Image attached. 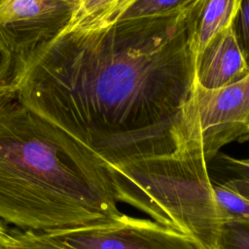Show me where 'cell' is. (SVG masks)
Masks as SVG:
<instances>
[{
  "mask_svg": "<svg viewBox=\"0 0 249 249\" xmlns=\"http://www.w3.org/2000/svg\"><path fill=\"white\" fill-rule=\"evenodd\" d=\"M206 0L99 30H62L15 59L17 98L107 170L173 152L198 129L197 28Z\"/></svg>",
  "mask_w": 249,
  "mask_h": 249,
  "instance_id": "6da1fadb",
  "label": "cell"
},
{
  "mask_svg": "<svg viewBox=\"0 0 249 249\" xmlns=\"http://www.w3.org/2000/svg\"><path fill=\"white\" fill-rule=\"evenodd\" d=\"M122 212L102 161L15 95L0 93V219L51 232L110 221Z\"/></svg>",
  "mask_w": 249,
  "mask_h": 249,
  "instance_id": "7a4b0ae2",
  "label": "cell"
},
{
  "mask_svg": "<svg viewBox=\"0 0 249 249\" xmlns=\"http://www.w3.org/2000/svg\"><path fill=\"white\" fill-rule=\"evenodd\" d=\"M207 163L197 130L171 153L127 161L108 173L118 203L218 249L224 221Z\"/></svg>",
  "mask_w": 249,
  "mask_h": 249,
  "instance_id": "3957f363",
  "label": "cell"
},
{
  "mask_svg": "<svg viewBox=\"0 0 249 249\" xmlns=\"http://www.w3.org/2000/svg\"><path fill=\"white\" fill-rule=\"evenodd\" d=\"M48 233L65 249H206L179 231L123 213L105 223Z\"/></svg>",
  "mask_w": 249,
  "mask_h": 249,
  "instance_id": "277c9868",
  "label": "cell"
},
{
  "mask_svg": "<svg viewBox=\"0 0 249 249\" xmlns=\"http://www.w3.org/2000/svg\"><path fill=\"white\" fill-rule=\"evenodd\" d=\"M78 0H0V41L15 59L50 41L70 22Z\"/></svg>",
  "mask_w": 249,
  "mask_h": 249,
  "instance_id": "5b68a950",
  "label": "cell"
},
{
  "mask_svg": "<svg viewBox=\"0 0 249 249\" xmlns=\"http://www.w3.org/2000/svg\"><path fill=\"white\" fill-rule=\"evenodd\" d=\"M247 76L217 89L203 88L196 81L194 101L207 162L214 160L223 147L232 142L248 141Z\"/></svg>",
  "mask_w": 249,
  "mask_h": 249,
  "instance_id": "8992f818",
  "label": "cell"
},
{
  "mask_svg": "<svg viewBox=\"0 0 249 249\" xmlns=\"http://www.w3.org/2000/svg\"><path fill=\"white\" fill-rule=\"evenodd\" d=\"M248 74L249 65L232 25L214 36L198 54L196 81L203 88H222Z\"/></svg>",
  "mask_w": 249,
  "mask_h": 249,
  "instance_id": "52a82bcc",
  "label": "cell"
},
{
  "mask_svg": "<svg viewBox=\"0 0 249 249\" xmlns=\"http://www.w3.org/2000/svg\"><path fill=\"white\" fill-rule=\"evenodd\" d=\"M138 0H78L74 15L63 29L92 31L107 28L121 19Z\"/></svg>",
  "mask_w": 249,
  "mask_h": 249,
  "instance_id": "ba28073f",
  "label": "cell"
},
{
  "mask_svg": "<svg viewBox=\"0 0 249 249\" xmlns=\"http://www.w3.org/2000/svg\"><path fill=\"white\" fill-rule=\"evenodd\" d=\"M213 194L224 223H249V182L230 176L222 181H213Z\"/></svg>",
  "mask_w": 249,
  "mask_h": 249,
  "instance_id": "9c48e42d",
  "label": "cell"
},
{
  "mask_svg": "<svg viewBox=\"0 0 249 249\" xmlns=\"http://www.w3.org/2000/svg\"><path fill=\"white\" fill-rule=\"evenodd\" d=\"M239 0H206L198 21L197 53L198 54L221 31L232 25Z\"/></svg>",
  "mask_w": 249,
  "mask_h": 249,
  "instance_id": "30bf717a",
  "label": "cell"
},
{
  "mask_svg": "<svg viewBox=\"0 0 249 249\" xmlns=\"http://www.w3.org/2000/svg\"><path fill=\"white\" fill-rule=\"evenodd\" d=\"M13 249H65L50 233L11 227Z\"/></svg>",
  "mask_w": 249,
  "mask_h": 249,
  "instance_id": "8fae6325",
  "label": "cell"
},
{
  "mask_svg": "<svg viewBox=\"0 0 249 249\" xmlns=\"http://www.w3.org/2000/svg\"><path fill=\"white\" fill-rule=\"evenodd\" d=\"M191 0H138L121 18V19L157 16L176 10Z\"/></svg>",
  "mask_w": 249,
  "mask_h": 249,
  "instance_id": "7c38bea8",
  "label": "cell"
},
{
  "mask_svg": "<svg viewBox=\"0 0 249 249\" xmlns=\"http://www.w3.org/2000/svg\"><path fill=\"white\" fill-rule=\"evenodd\" d=\"M218 249H249V223H224Z\"/></svg>",
  "mask_w": 249,
  "mask_h": 249,
  "instance_id": "4fadbf2b",
  "label": "cell"
},
{
  "mask_svg": "<svg viewBox=\"0 0 249 249\" xmlns=\"http://www.w3.org/2000/svg\"><path fill=\"white\" fill-rule=\"evenodd\" d=\"M232 28L249 65V0H239Z\"/></svg>",
  "mask_w": 249,
  "mask_h": 249,
  "instance_id": "5bb4252c",
  "label": "cell"
},
{
  "mask_svg": "<svg viewBox=\"0 0 249 249\" xmlns=\"http://www.w3.org/2000/svg\"><path fill=\"white\" fill-rule=\"evenodd\" d=\"M15 69V57L0 41V93L13 90L12 80Z\"/></svg>",
  "mask_w": 249,
  "mask_h": 249,
  "instance_id": "9a60e30c",
  "label": "cell"
},
{
  "mask_svg": "<svg viewBox=\"0 0 249 249\" xmlns=\"http://www.w3.org/2000/svg\"><path fill=\"white\" fill-rule=\"evenodd\" d=\"M215 159L231 176L240 177L249 182V158L237 159L219 153Z\"/></svg>",
  "mask_w": 249,
  "mask_h": 249,
  "instance_id": "2e32d148",
  "label": "cell"
},
{
  "mask_svg": "<svg viewBox=\"0 0 249 249\" xmlns=\"http://www.w3.org/2000/svg\"><path fill=\"white\" fill-rule=\"evenodd\" d=\"M11 226L0 219V249H13Z\"/></svg>",
  "mask_w": 249,
  "mask_h": 249,
  "instance_id": "e0dca14e",
  "label": "cell"
},
{
  "mask_svg": "<svg viewBox=\"0 0 249 249\" xmlns=\"http://www.w3.org/2000/svg\"><path fill=\"white\" fill-rule=\"evenodd\" d=\"M246 108H247V130H248V141H249V74L247 76V85H246Z\"/></svg>",
  "mask_w": 249,
  "mask_h": 249,
  "instance_id": "ac0fdd59",
  "label": "cell"
}]
</instances>
